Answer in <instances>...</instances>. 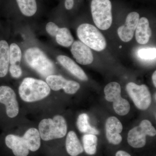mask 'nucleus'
<instances>
[{
    "label": "nucleus",
    "mask_w": 156,
    "mask_h": 156,
    "mask_svg": "<svg viewBox=\"0 0 156 156\" xmlns=\"http://www.w3.org/2000/svg\"><path fill=\"white\" fill-rule=\"evenodd\" d=\"M135 37L136 41L140 44H145L151 36V30L147 18L142 17L139 19L136 29Z\"/></svg>",
    "instance_id": "nucleus-16"
},
{
    "label": "nucleus",
    "mask_w": 156,
    "mask_h": 156,
    "mask_svg": "<svg viewBox=\"0 0 156 156\" xmlns=\"http://www.w3.org/2000/svg\"><path fill=\"white\" fill-rule=\"evenodd\" d=\"M46 82L52 90L56 91L63 89L68 94H75L80 87L77 82L67 80L61 76L51 75L46 78Z\"/></svg>",
    "instance_id": "nucleus-10"
},
{
    "label": "nucleus",
    "mask_w": 156,
    "mask_h": 156,
    "mask_svg": "<svg viewBox=\"0 0 156 156\" xmlns=\"http://www.w3.org/2000/svg\"><path fill=\"white\" fill-rule=\"evenodd\" d=\"M50 92V88L46 82L33 78H25L19 88L20 98L27 102L42 100L47 97Z\"/></svg>",
    "instance_id": "nucleus-1"
},
{
    "label": "nucleus",
    "mask_w": 156,
    "mask_h": 156,
    "mask_svg": "<svg viewBox=\"0 0 156 156\" xmlns=\"http://www.w3.org/2000/svg\"><path fill=\"white\" fill-rule=\"evenodd\" d=\"M74 4V0H66L65 2L66 9L68 10H71L73 7Z\"/></svg>",
    "instance_id": "nucleus-28"
},
{
    "label": "nucleus",
    "mask_w": 156,
    "mask_h": 156,
    "mask_svg": "<svg viewBox=\"0 0 156 156\" xmlns=\"http://www.w3.org/2000/svg\"><path fill=\"white\" fill-rule=\"evenodd\" d=\"M89 117L87 114H82L79 116L77 121V126L79 131L82 133L87 134L94 135L99 134L98 130L89 124Z\"/></svg>",
    "instance_id": "nucleus-20"
},
{
    "label": "nucleus",
    "mask_w": 156,
    "mask_h": 156,
    "mask_svg": "<svg viewBox=\"0 0 156 156\" xmlns=\"http://www.w3.org/2000/svg\"><path fill=\"white\" fill-rule=\"evenodd\" d=\"M115 156H131L130 154L126 152L125 151H118L116 153Z\"/></svg>",
    "instance_id": "nucleus-29"
},
{
    "label": "nucleus",
    "mask_w": 156,
    "mask_h": 156,
    "mask_svg": "<svg viewBox=\"0 0 156 156\" xmlns=\"http://www.w3.org/2000/svg\"><path fill=\"white\" fill-rule=\"evenodd\" d=\"M9 47L5 40L0 41V78L5 76L8 72L9 64Z\"/></svg>",
    "instance_id": "nucleus-18"
},
{
    "label": "nucleus",
    "mask_w": 156,
    "mask_h": 156,
    "mask_svg": "<svg viewBox=\"0 0 156 156\" xmlns=\"http://www.w3.org/2000/svg\"><path fill=\"white\" fill-rule=\"evenodd\" d=\"M137 56L140 59L146 61H154L156 57L155 48H142L138 50Z\"/></svg>",
    "instance_id": "nucleus-24"
},
{
    "label": "nucleus",
    "mask_w": 156,
    "mask_h": 156,
    "mask_svg": "<svg viewBox=\"0 0 156 156\" xmlns=\"http://www.w3.org/2000/svg\"><path fill=\"white\" fill-rule=\"evenodd\" d=\"M77 34L80 41L96 51H101L106 47L103 34L94 26L83 23L78 27Z\"/></svg>",
    "instance_id": "nucleus-5"
},
{
    "label": "nucleus",
    "mask_w": 156,
    "mask_h": 156,
    "mask_svg": "<svg viewBox=\"0 0 156 156\" xmlns=\"http://www.w3.org/2000/svg\"><path fill=\"white\" fill-rule=\"evenodd\" d=\"M155 128L147 120L141 122L139 126L132 128L128 132V142L129 145L134 148H141L146 143L147 135L155 136Z\"/></svg>",
    "instance_id": "nucleus-7"
},
{
    "label": "nucleus",
    "mask_w": 156,
    "mask_h": 156,
    "mask_svg": "<svg viewBox=\"0 0 156 156\" xmlns=\"http://www.w3.org/2000/svg\"><path fill=\"white\" fill-rule=\"evenodd\" d=\"M22 137L27 143L29 150L35 152L40 148L41 137L39 131L36 128H30Z\"/></svg>",
    "instance_id": "nucleus-19"
},
{
    "label": "nucleus",
    "mask_w": 156,
    "mask_h": 156,
    "mask_svg": "<svg viewBox=\"0 0 156 156\" xmlns=\"http://www.w3.org/2000/svg\"><path fill=\"white\" fill-rule=\"evenodd\" d=\"M155 99L156 100V94H155Z\"/></svg>",
    "instance_id": "nucleus-31"
},
{
    "label": "nucleus",
    "mask_w": 156,
    "mask_h": 156,
    "mask_svg": "<svg viewBox=\"0 0 156 156\" xmlns=\"http://www.w3.org/2000/svg\"><path fill=\"white\" fill-rule=\"evenodd\" d=\"M59 29V27L53 22L48 23L46 25V31L51 36L56 37Z\"/></svg>",
    "instance_id": "nucleus-27"
},
{
    "label": "nucleus",
    "mask_w": 156,
    "mask_h": 156,
    "mask_svg": "<svg viewBox=\"0 0 156 156\" xmlns=\"http://www.w3.org/2000/svg\"><path fill=\"white\" fill-rule=\"evenodd\" d=\"M56 41L58 44L64 47H69L72 44L74 38L68 29L59 28L56 37Z\"/></svg>",
    "instance_id": "nucleus-22"
},
{
    "label": "nucleus",
    "mask_w": 156,
    "mask_h": 156,
    "mask_svg": "<svg viewBox=\"0 0 156 156\" xmlns=\"http://www.w3.org/2000/svg\"><path fill=\"white\" fill-rule=\"evenodd\" d=\"M105 98L107 101L113 103V108L117 114L124 116L130 111L129 102L121 96V88L116 82H112L106 85L104 89Z\"/></svg>",
    "instance_id": "nucleus-6"
},
{
    "label": "nucleus",
    "mask_w": 156,
    "mask_h": 156,
    "mask_svg": "<svg viewBox=\"0 0 156 156\" xmlns=\"http://www.w3.org/2000/svg\"><path fill=\"white\" fill-rule=\"evenodd\" d=\"M83 142L86 153L91 155L95 154L98 144V138L95 135L85 134L83 137Z\"/></svg>",
    "instance_id": "nucleus-23"
},
{
    "label": "nucleus",
    "mask_w": 156,
    "mask_h": 156,
    "mask_svg": "<svg viewBox=\"0 0 156 156\" xmlns=\"http://www.w3.org/2000/svg\"><path fill=\"white\" fill-rule=\"evenodd\" d=\"M21 50L17 44H11L9 47V57H10V63L11 65L17 64L20 63L21 60Z\"/></svg>",
    "instance_id": "nucleus-25"
},
{
    "label": "nucleus",
    "mask_w": 156,
    "mask_h": 156,
    "mask_svg": "<svg viewBox=\"0 0 156 156\" xmlns=\"http://www.w3.org/2000/svg\"><path fill=\"white\" fill-rule=\"evenodd\" d=\"M9 70L11 76L13 77L18 78L22 75V69L18 65H11Z\"/></svg>",
    "instance_id": "nucleus-26"
},
{
    "label": "nucleus",
    "mask_w": 156,
    "mask_h": 156,
    "mask_svg": "<svg viewBox=\"0 0 156 156\" xmlns=\"http://www.w3.org/2000/svg\"><path fill=\"white\" fill-rule=\"evenodd\" d=\"M67 131L66 121L60 115L55 116L53 119H44L39 123V133L44 141L62 138L66 135Z\"/></svg>",
    "instance_id": "nucleus-2"
},
{
    "label": "nucleus",
    "mask_w": 156,
    "mask_h": 156,
    "mask_svg": "<svg viewBox=\"0 0 156 156\" xmlns=\"http://www.w3.org/2000/svg\"><path fill=\"white\" fill-rule=\"evenodd\" d=\"M5 142L15 156H27L29 154L27 143L22 136L9 134L6 136Z\"/></svg>",
    "instance_id": "nucleus-14"
},
{
    "label": "nucleus",
    "mask_w": 156,
    "mask_h": 156,
    "mask_svg": "<svg viewBox=\"0 0 156 156\" xmlns=\"http://www.w3.org/2000/svg\"><path fill=\"white\" fill-rule=\"evenodd\" d=\"M71 51L74 58L80 64L87 65L93 62V54L91 49L80 41L73 42Z\"/></svg>",
    "instance_id": "nucleus-12"
},
{
    "label": "nucleus",
    "mask_w": 156,
    "mask_h": 156,
    "mask_svg": "<svg viewBox=\"0 0 156 156\" xmlns=\"http://www.w3.org/2000/svg\"><path fill=\"white\" fill-rule=\"evenodd\" d=\"M126 89L137 108L144 110L150 106L151 97L150 92L146 85H138L131 82L127 84Z\"/></svg>",
    "instance_id": "nucleus-8"
},
{
    "label": "nucleus",
    "mask_w": 156,
    "mask_h": 156,
    "mask_svg": "<svg viewBox=\"0 0 156 156\" xmlns=\"http://www.w3.org/2000/svg\"><path fill=\"white\" fill-rule=\"evenodd\" d=\"M91 13L94 23L101 30H106L112 23V5L110 0H92Z\"/></svg>",
    "instance_id": "nucleus-4"
},
{
    "label": "nucleus",
    "mask_w": 156,
    "mask_h": 156,
    "mask_svg": "<svg viewBox=\"0 0 156 156\" xmlns=\"http://www.w3.org/2000/svg\"><path fill=\"white\" fill-rule=\"evenodd\" d=\"M139 19V14L137 12H132L128 14L125 24L118 30V35L122 41L128 42L132 40Z\"/></svg>",
    "instance_id": "nucleus-11"
},
{
    "label": "nucleus",
    "mask_w": 156,
    "mask_h": 156,
    "mask_svg": "<svg viewBox=\"0 0 156 156\" xmlns=\"http://www.w3.org/2000/svg\"><path fill=\"white\" fill-rule=\"evenodd\" d=\"M152 79L153 82L154 86L155 87H156V71H155L154 72V73L153 74L152 77Z\"/></svg>",
    "instance_id": "nucleus-30"
},
{
    "label": "nucleus",
    "mask_w": 156,
    "mask_h": 156,
    "mask_svg": "<svg viewBox=\"0 0 156 156\" xmlns=\"http://www.w3.org/2000/svg\"><path fill=\"white\" fill-rule=\"evenodd\" d=\"M21 13L27 17L33 16L36 13L37 5L36 0H16Z\"/></svg>",
    "instance_id": "nucleus-21"
},
{
    "label": "nucleus",
    "mask_w": 156,
    "mask_h": 156,
    "mask_svg": "<svg viewBox=\"0 0 156 156\" xmlns=\"http://www.w3.org/2000/svg\"><path fill=\"white\" fill-rule=\"evenodd\" d=\"M25 60L27 64L43 76L47 78L53 75L55 67L52 61L38 48L27 49L25 53Z\"/></svg>",
    "instance_id": "nucleus-3"
},
{
    "label": "nucleus",
    "mask_w": 156,
    "mask_h": 156,
    "mask_svg": "<svg viewBox=\"0 0 156 156\" xmlns=\"http://www.w3.org/2000/svg\"><path fill=\"white\" fill-rule=\"evenodd\" d=\"M66 146L68 153L71 156H77L83 152V148L75 132L70 131L66 136Z\"/></svg>",
    "instance_id": "nucleus-17"
},
{
    "label": "nucleus",
    "mask_w": 156,
    "mask_h": 156,
    "mask_svg": "<svg viewBox=\"0 0 156 156\" xmlns=\"http://www.w3.org/2000/svg\"><path fill=\"white\" fill-rule=\"evenodd\" d=\"M106 136L108 142L114 145H118L122 142V137L120 135L123 130L121 122L115 117H110L105 123Z\"/></svg>",
    "instance_id": "nucleus-13"
},
{
    "label": "nucleus",
    "mask_w": 156,
    "mask_h": 156,
    "mask_svg": "<svg viewBox=\"0 0 156 156\" xmlns=\"http://www.w3.org/2000/svg\"><path fill=\"white\" fill-rule=\"evenodd\" d=\"M57 59L65 68L78 79L82 81L88 80V77L84 71L71 58L64 55H59Z\"/></svg>",
    "instance_id": "nucleus-15"
},
{
    "label": "nucleus",
    "mask_w": 156,
    "mask_h": 156,
    "mask_svg": "<svg viewBox=\"0 0 156 156\" xmlns=\"http://www.w3.org/2000/svg\"><path fill=\"white\" fill-rule=\"evenodd\" d=\"M0 103L6 107V114L11 118H15L19 113V108L16 94L11 87H0Z\"/></svg>",
    "instance_id": "nucleus-9"
}]
</instances>
